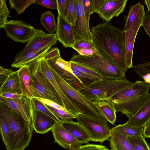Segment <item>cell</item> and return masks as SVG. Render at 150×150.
<instances>
[{"mask_svg": "<svg viewBox=\"0 0 150 150\" xmlns=\"http://www.w3.org/2000/svg\"><path fill=\"white\" fill-rule=\"evenodd\" d=\"M92 42L96 50L105 53L123 71H127L126 64L125 32L110 22L91 27Z\"/></svg>", "mask_w": 150, "mask_h": 150, "instance_id": "cell-1", "label": "cell"}, {"mask_svg": "<svg viewBox=\"0 0 150 150\" xmlns=\"http://www.w3.org/2000/svg\"><path fill=\"white\" fill-rule=\"evenodd\" d=\"M150 85L144 81H136L109 100L114 103L116 112L126 115L129 119L137 112L149 94Z\"/></svg>", "mask_w": 150, "mask_h": 150, "instance_id": "cell-2", "label": "cell"}, {"mask_svg": "<svg viewBox=\"0 0 150 150\" xmlns=\"http://www.w3.org/2000/svg\"><path fill=\"white\" fill-rule=\"evenodd\" d=\"M97 51L96 53L89 56L74 54L69 61L91 69L103 78L116 80L125 79V72L105 53Z\"/></svg>", "mask_w": 150, "mask_h": 150, "instance_id": "cell-3", "label": "cell"}, {"mask_svg": "<svg viewBox=\"0 0 150 150\" xmlns=\"http://www.w3.org/2000/svg\"><path fill=\"white\" fill-rule=\"evenodd\" d=\"M0 112L6 119L10 130L11 142L7 150H25L31 140L33 125L27 124L18 114L1 103Z\"/></svg>", "mask_w": 150, "mask_h": 150, "instance_id": "cell-4", "label": "cell"}, {"mask_svg": "<svg viewBox=\"0 0 150 150\" xmlns=\"http://www.w3.org/2000/svg\"><path fill=\"white\" fill-rule=\"evenodd\" d=\"M133 83L125 79L116 80L103 78L97 79L89 86L79 91L93 102L109 100L121 90Z\"/></svg>", "mask_w": 150, "mask_h": 150, "instance_id": "cell-5", "label": "cell"}, {"mask_svg": "<svg viewBox=\"0 0 150 150\" xmlns=\"http://www.w3.org/2000/svg\"><path fill=\"white\" fill-rule=\"evenodd\" d=\"M50 68L63 92L78 108L81 114L94 118L106 119L99 112L93 101L86 97L79 91L75 90L70 86L53 69Z\"/></svg>", "mask_w": 150, "mask_h": 150, "instance_id": "cell-6", "label": "cell"}, {"mask_svg": "<svg viewBox=\"0 0 150 150\" xmlns=\"http://www.w3.org/2000/svg\"><path fill=\"white\" fill-rule=\"evenodd\" d=\"M44 58L50 67L73 88L79 91L86 88L73 73L70 62L61 57L58 48H50Z\"/></svg>", "mask_w": 150, "mask_h": 150, "instance_id": "cell-7", "label": "cell"}, {"mask_svg": "<svg viewBox=\"0 0 150 150\" xmlns=\"http://www.w3.org/2000/svg\"><path fill=\"white\" fill-rule=\"evenodd\" d=\"M40 59H38L30 67L31 68L30 70L36 85L35 98L51 100L65 108L58 94L43 73L41 67Z\"/></svg>", "mask_w": 150, "mask_h": 150, "instance_id": "cell-8", "label": "cell"}, {"mask_svg": "<svg viewBox=\"0 0 150 150\" xmlns=\"http://www.w3.org/2000/svg\"><path fill=\"white\" fill-rule=\"evenodd\" d=\"M75 119L86 130L91 139V141L103 143L109 140L112 128L107 123L106 119L92 117L81 114Z\"/></svg>", "mask_w": 150, "mask_h": 150, "instance_id": "cell-9", "label": "cell"}, {"mask_svg": "<svg viewBox=\"0 0 150 150\" xmlns=\"http://www.w3.org/2000/svg\"><path fill=\"white\" fill-rule=\"evenodd\" d=\"M0 103L18 114L27 124L33 125L32 121L36 110L33 98L24 96L14 99L0 97Z\"/></svg>", "mask_w": 150, "mask_h": 150, "instance_id": "cell-10", "label": "cell"}, {"mask_svg": "<svg viewBox=\"0 0 150 150\" xmlns=\"http://www.w3.org/2000/svg\"><path fill=\"white\" fill-rule=\"evenodd\" d=\"M4 28L6 35L16 42H28L34 36L37 29L21 20H11Z\"/></svg>", "mask_w": 150, "mask_h": 150, "instance_id": "cell-11", "label": "cell"}, {"mask_svg": "<svg viewBox=\"0 0 150 150\" xmlns=\"http://www.w3.org/2000/svg\"><path fill=\"white\" fill-rule=\"evenodd\" d=\"M145 13L142 4L137 16L129 29L125 32L126 46V64L128 69L133 68L132 59L134 42L139 30L142 26Z\"/></svg>", "mask_w": 150, "mask_h": 150, "instance_id": "cell-12", "label": "cell"}, {"mask_svg": "<svg viewBox=\"0 0 150 150\" xmlns=\"http://www.w3.org/2000/svg\"><path fill=\"white\" fill-rule=\"evenodd\" d=\"M40 59L43 73L50 82L58 94L65 109L76 117L81 115V112L78 108L69 99L60 88L50 68L44 58H42Z\"/></svg>", "mask_w": 150, "mask_h": 150, "instance_id": "cell-13", "label": "cell"}, {"mask_svg": "<svg viewBox=\"0 0 150 150\" xmlns=\"http://www.w3.org/2000/svg\"><path fill=\"white\" fill-rule=\"evenodd\" d=\"M76 4L77 19L75 24L72 26L76 41L82 40L92 42V34L89 23L87 22L85 16L83 0H76Z\"/></svg>", "mask_w": 150, "mask_h": 150, "instance_id": "cell-14", "label": "cell"}, {"mask_svg": "<svg viewBox=\"0 0 150 150\" xmlns=\"http://www.w3.org/2000/svg\"><path fill=\"white\" fill-rule=\"evenodd\" d=\"M51 131L55 142L65 149L77 150L82 146V143L67 130L61 122L57 123Z\"/></svg>", "mask_w": 150, "mask_h": 150, "instance_id": "cell-15", "label": "cell"}, {"mask_svg": "<svg viewBox=\"0 0 150 150\" xmlns=\"http://www.w3.org/2000/svg\"><path fill=\"white\" fill-rule=\"evenodd\" d=\"M57 40L56 33H47L41 28L37 29L34 36L18 53L36 50L52 44L56 45Z\"/></svg>", "mask_w": 150, "mask_h": 150, "instance_id": "cell-16", "label": "cell"}, {"mask_svg": "<svg viewBox=\"0 0 150 150\" xmlns=\"http://www.w3.org/2000/svg\"><path fill=\"white\" fill-rule=\"evenodd\" d=\"M56 34L57 40L65 48H72L75 43L72 26L59 14L57 18Z\"/></svg>", "mask_w": 150, "mask_h": 150, "instance_id": "cell-17", "label": "cell"}, {"mask_svg": "<svg viewBox=\"0 0 150 150\" xmlns=\"http://www.w3.org/2000/svg\"><path fill=\"white\" fill-rule=\"evenodd\" d=\"M55 45L52 44L39 50L26 52L16 55L14 61L11 67L15 68H21L24 66L30 67L38 59L44 57L51 47Z\"/></svg>", "mask_w": 150, "mask_h": 150, "instance_id": "cell-18", "label": "cell"}, {"mask_svg": "<svg viewBox=\"0 0 150 150\" xmlns=\"http://www.w3.org/2000/svg\"><path fill=\"white\" fill-rule=\"evenodd\" d=\"M128 0H105L97 12L100 18L108 22L117 17L124 10Z\"/></svg>", "mask_w": 150, "mask_h": 150, "instance_id": "cell-19", "label": "cell"}, {"mask_svg": "<svg viewBox=\"0 0 150 150\" xmlns=\"http://www.w3.org/2000/svg\"><path fill=\"white\" fill-rule=\"evenodd\" d=\"M21 94L26 97L35 98L36 85L29 67L24 66L18 70Z\"/></svg>", "mask_w": 150, "mask_h": 150, "instance_id": "cell-20", "label": "cell"}, {"mask_svg": "<svg viewBox=\"0 0 150 150\" xmlns=\"http://www.w3.org/2000/svg\"><path fill=\"white\" fill-rule=\"evenodd\" d=\"M127 122L141 128H143L150 122V94L137 112Z\"/></svg>", "mask_w": 150, "mask_h": 150, "instance_id": "cell-21", "label": "cell"}, {"mask_svg": "<svg viewBox=\"0 0 150 150\" xmlns=\"http://www.w3.org/2000/svg\"><path fill=\"white\" fill-rule=\"evenodd\" d=\"M57 122L50 117L36 110L32 125L34 130L37 133L44 134L51 131Z\"/></svg>", "mask_w": 150, "mask_h": 150, "instance_id": "cell-22", "label": "cell"}, {"mask_svg": "<svg viewBox=\"0 0 150 150\" xmlns=\"http://www.w3.org/2000/svg\"><path fill=\"white\" fill-rule=\"evenodd\" d=\"M99 112L112 125L116 121V111L114 103L109 100L93 102Z\"/></svg>", "mask_w": 150, "mask_h": 150, "instance_id": "cell-23", "label": "cell"}, {"mask_svg": "<svg viewBox=\"0 0 150 150\" xmlns=\"http://www.w3.org/2000/svg\"><path fill=\"white\" fill-rule=\"evenodd\" d=\"M62 123L64 128L82 144L91 141V138L86 130L78 122L72 121Z\"/></svg>", "mask_w": 150, "mask_h": 150, "instance_id": "cell-24", "label": "cell"}, {"mask_svg": "<svg viewBox=\"0 0 150 150\" xmlns=\"http://www.w3.org/2000/svg\"><path fill=\"white\" fill-rule=\"evenodd\" d=\"M5 93L21 94L18 71H13L4 81L0 88V94Z\"/></svg>", "mask_w": 150, "mask_h": 150, "instance_id": "cell-25", "label": "cell"}, {"mask_svg": "<svg viewBox=\"0 0 150 150\" xmlns=\"http://www.w3.org/2000/svg\"><path fill=\"white\" fill-rule=\"evenodd\" d=\"M109 144L111 150H133L127 137L119 133L113 127L112 128Z\"/></svg>", "mask_w": 150, "mask_h": 150, "instance_id": "cell-26", "label": "cell"}, {"mask_svg": "<svg viewBox=\"0 0 150 150\" xmlns=\"http://www.w3.org/2000/svg\"><path fill=\"white\" fill-rule=\"evenodd\" d=\"M120 134L126 137H137L143 136V128H141L128 122L113 127Z\"/></svg>", "mask_w": 150, "mask_h": 150, "instance_id": "cell-27", "label": "cell"}, {"mask_svg": "<svg viewBox=\"0 0 150 150\" xmlns=\"http://www.w3.org/2000/svg\"><path fill=\"white\" fill-rule=\"evenodd\" d=\"M54 14L50 11L42 13L40 18V23L46 30L50 34L56 31L57 24Z\"/></svg>", "mask_w": 150, "mask_h": 150, "instance_id": "cell-28", "label": "cell"}, {"mask_svg": "<svg viewBox=\"0 0 150 150\" xmlns=\"http://www.w3.org/2000/svg\"><path fill=\"white\" fill-rule=\"evenodd\" d=\"M0 129L1 138L7 149L9 147L11 142L10 130L6 119L1 112Z\"/></svg>", "mask_w": 150, "mask_h": 150, "instance_id": "cell-29", "label": "cell"}, {"mask_svg": "<svg viewBox=\"0 0 150 150\" xmlns=\"http://www.w3.org/2000/svg\"><path fill=\"white\" fill-rule=\"evenodd\" d=\"M133 68L135 73L150 85V62L137 64Z\"/></svg>", "mask_w": 150, "mask_h": 150, "instance_id": "cell-30", "label": "cell"}, {"mask_svg": "<svg viewBox=\"0 0 150 150\" xmlns=\"http://www.w3.org/2000/svg\"><path fill=\"white\" fill-rule=\"evenodd\" d=\"M140 2L130 6L128 13L126 18L125 23L123 29L125 32L129 29L135 20L142 5Z\"/></svg>", "mask_w": 150, "mask_h": 150, "instance_id": "cell-31", "label": "cell"}, {"mask_svg": "<svg viewBox=\"0 0 150 150\" xmlns=\"http://www.w3.org/2000/svg\"><path fill=\"white\" fill-rule=\"evenodd\" d=\"M126 137L133 150H150L149 146L143 136Z\"/></svg>", "mask_w": 150, "mask_h": 150, "instance_id": "cell-32", "label": "cell"}, {"mask_svg": "<svg viewBox=\"0 0 150 150\" xmlns=\"http://www.w3.org/2000/svg\"><path fill=\"white\" fill-rule=\"evenodd\" d=\"M35 0H9L8 3L10 8L16 10L18 14H19L24 12L27 8L33 4Z\"/></svg>", "mask_w": 150, "mask_h": 150, "instance_id": "cell-33", "label": "cell"}, {"mask_svg": "<svg viewBox=\"0 0 150 150\" xmlns=\"http://www.w3.org/2000/svg\"><path fill=\"white\" fill-rule=\"evenodd\" d=\"M46 106L61 122L71 121L73 119H75L76 117L68 111Z\"/></svg>", "mask_w": 150, "mask_h": 150, "instance_id": "cell-34", "label": "cell"}, {"mask_svg": "<svg viewBox=\"0 0 150 150\" xmlns=\"http://www.w3.org/2000/svg\"><path fill=\"white\" fill-rule=\"evenodd\" d=\"M11 13L5 0H0V28H4L8 21L7 18Z\"/></svg>", "mask_w": 150, "mask_h": 150, "instance_id": "cell-35", "label": "cell"}, {"mask_svg": "<svg viewBox=\"0 0 150 150\" xmlns=\"http://www.w3.org/2000/svg\"><path fill=\"white\" fill-rule=\"evenodd\" d=\"M36 110L40 111L50 117L57 122H60L57 117L48 108L46 105L38 100L36 98H33Z\"/></svg>", "mask_w": 150, "mask_h": 150, "instance_id": "cell-36", "label": "cell"}, {"mask_svg": "<svg viewBox=\"0 0 150 150\" xmlns=\"http://www.w3.org/2000/svg\"><path fill=\"white\" fill-rule=\"evenodd\" d=\"M72 69L74 74L84 85L86 88L89 86L98 79L79 71Z\"/></svg>", "mask_w": 150, "mask_h": 150, "instance_id": "cell-37", "label": "cell"}, {"mask_svg": "<svg viewBox=\"0 0 150 150\" xmlns=\"http://www.w3.org/2000/svg\"><path fill=\"white\" fill-rule=\"evenodd\" d=\"M65 19L72 26L75 24L77 19L76 0H70L68 14Z\"/></svg>", "mask_w": 150, "mask_h": 150, "instance_id": "cell-38", "label": "cell"}, {"mask_svg": "<svg viewBox=\"0 0 150 150\" xmlns=\"http://www.w3.org/2000/svg\"><path fill=\"white\" fill-rule=\"evenodd\" d=\"M69 62L71 63V67L72 69L79 71L97 79L103 78L100 74L91 69L76 64Z\"/></svg>", "mask_w": 150, "mask_h": 150, "instance_id": "cell-39", "label": "cell"}, {"mask_svg": "<svg viewBox=\"0 0 150 150\" xmlns=\"http://www.w3.org/2000/svg\"><path fill=\"white\" fill-rule=\"evenodd\" d=\"M58 14L66 18L69 12L70 0H57Z\"/></svg>", "mask_w": 150, "mask_h": 150, "instance_id": "cell-40", "label": "cell"}, {"mask_svg": "<svg viewBox=\"0 0 150 150\" xmlns=\"http://www.w3.org/2000/svg\"><path fill=\"white\" fill-rule=\"evenodd\" d=\"M33 4L50 9L58 10L57 0H35Z\"/></svg>", "mask_w": 150, "mask_h": 150, "instance_id": "cell-41", "label": "cell"}, {"mask_svg": "<svg viewBox=\"0 0 150 150\" xmlns=\"http://www.w3.org/2000/svg\"><path fill=\"white\" fill-rule=\"evenodd\" d=\"M72 48L74 50L79 49H96L92 42L82 40L76 41Z\"/></svg>", "mask_w": 150, "mask_h": 150, "instance_id": "cell-42", "label": "cell"}, {"mask_svg": "<svg viewBox=\"0 0 150 150\" xmlns=\"http://www.w3.org/2000/svg\"><path fill=\"white\" fill-rule=\"evenodd\" d=\"M77 150H110L105 146L98 144H88L82 145Z\"/></svg>", "mask_w": 150, "mask_h": 150, "instance_id": "cell-43", "label": "cell"}, {"mask_svg": "<svg viewBox=\"0 0 150 150\" xmlns=\"http://www.w3.org/2000/svg\"><path fill=\"white\" fill-rule=\"evenodd\" d=\"M142 26L144 27L150 38V15L148 10L145 11Z\"/></svg>", "mask_w": 150, "mask_h": 150, "instance_id": "cell-44", "label": "cell"}, {"mask_svg": "<svg viewBox=\"0 0 150 150\" xmlns=\"http://www.w3.org/2000/svg\"><path fill=\"white\" fill-rule=\"evenodd\" d=\"M84 12L86 20L88 23L91 13V0H83Z\"/></svg>", "mask_w": 150, "mask_h": 150, "instance_id": "cell-45", "label": "cell"}, {"mask_svg": "<svg viewBox=\"0 0 150 150\" xmlns=\"http://www.w3.org/2000/svg\"><path fill=\"white\" fill-rule=\"evenodd\" d=\"M36 98L46 105L55 108L61 109L65 111H68L64 108L62 107L57 103L52 101L41 98Z\"/></svg>", "mask_w": 150, "mask_h": 150, "instance_id": "cell-46", "label": "cell"}, {"mask_svg": "<svg viewBox=\"0 0 150 150\" xmlns=\"http://www.w3.org/2000/svg\"><path fill=\"white\" fill-rule=\"evenodd\" d=\"M105 0H91V14L97 13L103 5Z\"/></svg>", "mask_w": 150, "mask_h": 150, "instance_id": "cell-47", "label": "cell"}, {"mask_svg": "<svg viewBox=\"0 0 150 150\" xmlns=\"http://www.w3.org/2000/svg\"><path fill=\"white\" fill-rule=\"evenodd\" d=\"M80 55L82 56H89L96 53L97 51L96 49H79L75 50Z\"/></svg>", "mask_w": 150, "mask_h": 150, "instance_id": "cell-48", "label": "cell"}, {"mask_svg": "<svg viewBox=\"0 0 150 150\" xmlns=\"http://www.w3.org/2000/svg\"><path fill=\"white\" fill-rule=\"evenodd\" d=\"M23 96L21 94L11 93H5L0 94V97L11 99L20 98Z\"/></svg>", "mask_w": 150, "mask_h": 150, "instance_id": "cell-49", "label": "cell"}, {"mask_svg": "<svg viewBox=\"0 0 150 150\" xmlns=\"http://www.w3.org/2000/svg\"><path fill=\"white\" fill-rule=\"evenodd\" d=\"M13 71L11 69H5L1 66L0 67V75L1 76H4L7 78Z\"/></svg>", "mask_w": 150, "mask_h": 150, "instance_id": "cell-50", "label": "cell"}, {"mask_svg": "<svg viewBox=\"0 0 150 150\" xmlns=\"http://www.w3.org/2000/svg\"><path fill=\"white\" fill-rule=\"evenodd\" d=\"M144 128L143 132V136L144 138H150V122Z\"/></svg>", "mask_w": 150, "mask_h": 150, "instance_id": "cell-51", "label": "cell"}, {"mask_svg": "<svg viewBox=\"0 0 150 150\" xmlns=\"http://www.w3.org/2000/svg\"><path fill=\"white\" fill-rule=\"evenodd\" d=\"M144 1L148 9V11L150 13V0H145Z\"/></svg>", "mask_w": 150, "mask_h": 150, "instance_id": "cell-52", "label": "cell"}]
</instances>
